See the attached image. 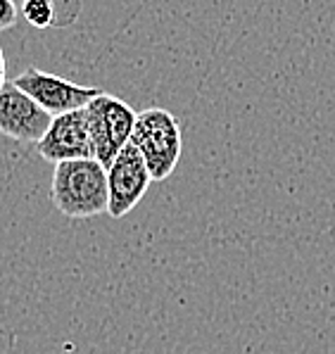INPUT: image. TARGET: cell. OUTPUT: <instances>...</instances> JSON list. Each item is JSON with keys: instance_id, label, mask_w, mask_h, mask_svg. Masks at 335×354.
Segmentation results:
<instances>
[{"instance_id": "obj_5", "label": "cell", "mask_w": 335, "mask_h": 354, "mask_svg": "<svg viewBox=\"0 0 335 354\" xmlns=\"http://www.w3.org/2000/svg\"><path fill=\"white\" fill-rule=\"evenodd\" d=\"M107 183H110V209L112 219H122L136 207L153 183V174L145 165L143 155L131 143L117 155L107 169Z\"/></svg>"}, {"instance_id": "obj_6", "label": "cell", "mask_w": 335, "mask_h": 354, "mask_svg": "<svg viewBox=\"0 0 335 354\" xmlns=\"http://www.w3.org/2000/svg\"><path fill=\"white\" fill-rule=\"evenodd\" d=\"M36 150H39L43 160L52 162V165L95 157V145H93V136H90L86 110L52 117L50 129L41 138V143L36 145Z\"/></svg>"}, {"instance_id": "obj_10", "label": "cell", "mask_w": 335, "mask_h": 354, "mask_svg": "<svg viewBox=\"0 0 335 354\" xmlns=\"http://www.w3.org/2000/svg\"><path fill=\"white\" fill-rule=\"evenodd\" d=\"M8 62H5V53H3V46H0V91L8 86Z\"/></svg>"}, {"instance_id": "obj_8", "label": "cell", "mask_w": 335, "mask_h": 354, "mask_svg": "<svg viewBox=\"0 0 335 354\" xmlns=\"http://www.w3.org/2000/svg\"><path fill=\"white\" fill-rule=\"evenodd\" d=\"M21 15L36 29H50V26H55L52 0H21Z\"/></svg>"}, {"instance_id": "obj_1", "label": "cell", "mask_w": 335, "mask_h": 354, "mask_svg": "<svg viewBox=\"0 0 335 354\" xmlns=\"http://www.w3.org/2000/svg\"><path fill=\"white\" fill-rule=\"evenodd\" d=\"M52 205L67 219H90L110 209L107 169L95 157L55 165L50 188Z\"/></svg>"}, {"instance_id": "obj_4", "label": "cell", "mask_w": 335, "mask_h": 354, "mask_svg": "<svg viewBox=\"0 0 335 354\" xmlns=\"http://www.w3.org/2000/svg\"><path fill=\"white\" fill-rule=\"evenodd\" d=\"M12 84L17 86L19 91H24L26 95L34 97L43 110L50 112L52 117L86 110V107L102 93L100 88H88V86L72 84V81L62 79V76L41 72V69H36V67L24 69Z\"/></svg>"}, {"instance_id": "obj_9", "label": "cell", "mask_w": 335, "mask_h": 354, "mask_svg": "<svg viewBox=\"0 0 335 354\" xmlns=\"http://www.w3.org/2000/svg\"><path fill=\"white\" fill-rule=\"evenodd\" d=\"M17 5L15 0H0V31L12 29L17 24Z\"/></svg>"}, {"instance_id": "obj_2", "label": "cell", "mask_w": 335, "mask_h": 354, "mask_svg": "<svg viewBox=\"0 0 335 354\" xmlns=\"http://www.w3.org/2000/svg\"><path fill=\"white\" fill-rule=\"evenodd\" d=\"M131 145L143 155L145 165L153 174V181H164L174 174L183 152L178 119L162 107H150L145 112H138Z\"/></svg>"}, {"instance_id": "obj_7", "label": "cell", "mask_w": 335, "mask_h": 354, "mask_svg": "<svg viewBox=\"0 0 335 354\" xmlns=\"http://www.w3.org/2000/svg\"><path fill=\"white\" fill-rule=\"evenodd\" d=\"M52 124V114L10 81L0 91V133L17 143H41Z\"/></svg>"}, {"instance_id": "obj_3", "label": "cell", "mask_w": 335, "mask_h": 354, "mask_svg": "<svg viewBox=\"0 0 335 354\" xmlns=\"http://www.w3.org/2000/svg\"><path fill=\"white\" fill-rule=\"evenodd\" d=\"M86 114H88V127L95 145V160L110 169L119 152L131 143L138 112L122 97L100 93L86 107Z\"/></svg>"}]
</instances>
